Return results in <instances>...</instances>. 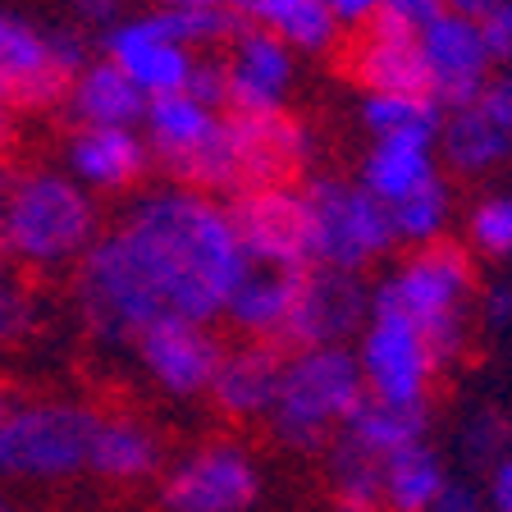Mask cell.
I'll list each match as a JSON object with an SVG mask.
<instances>
[{"label":"cell","mask_w":512,"mask_h":512,"mask_svg":"<svg viewBox=\"0 0 512 512\" xmlns=\"http://www.w3.org/2000/svg\"><path fill=\"white\" fill-rule=\"evenodd\" d=\"M147 19L156 23L160 37L179 42L183 51H192V55L211 51V46H220V42H234V32H238V14L215 5V0H165Z\"/></svg>","instance_id":"f546056e"},{"label":"cell","mask_w":512,"mask_h":512,"mask_svg":"<svg viewBox=\"0 0 512 512\" xmlns=\"http://www.w3.org/2000/svg\"><path fill=\"white\" fill-rule=\"evenodd\" d=\"M5 279H10V275H5V261H0V284H5Z\"/></svg>","instance_id":"f907efd6"},{"label":"cell","mask_w":512,"mask_h":512,"mask_svg":"<svg viewBox=\"0 0 512 512\" xmlns=\"http://www.w3.org/2000/svg\"><path fill=\"white\" fill-rule=\"evenodd\" d=\"M247 19L293 55H320L339 42V23L325 0H247Z\"/></svg>","instance_id":"4316f807"},{"label":"cell","mask_w":512,"mask_h":512,"mask_svg":"<svg viewBox=\"0 0 512 512\" xmlns=\"http://www.w3.org/2000/svg\"><path fill=\"white\" fill-rule=\"evenodd\" d=\"M101 412L64 398L19 403L0 421V480L14 485H60L87 471Z\"/></svg>","instance_id":"5b68a950"},{"label":"cell","mask_w":512,"mask_h":512,"mask_svg":"<svg viewBox=\"0 0 512 512\" xmlns=\"http://www.w3.org/2000/svg\"><path fill=\"white\" fill-rule=\"evenodd\" d=\"M138 128H142V142H147V156H156L170 174L188 179L197 192L211 188L215 156H220V133H224L220 110L202 106L188 92H174V96L147 101Z\"/></svg>","instance_id":"8fae6325"},{"label":"cell","mask_w":512,"mask_h":512,"mask_svg":"<svg viewBox=\"0 0 512 512\" xmlns=\"http://www.w3.org/2000/svg\"><path fill=\"white\" fill-rule=\"evenodd\" d=\"M101 46H106L101 60L115 64L119 74L138 87L147 101L188 92L197 55L183 51V46L170 42V37H160L151 19H119L110 32H101Z\"/></svg>","instance_id":"2e32d148"},{"label":"cell","mask_w":512,"mask_h":512,"mask_svg":"<svg viewBox=\"0 0 512 512\" xmlns=\"http://www.w3.org/2000/svg\"><path fill=\"white\" fill-rule=\"evenodd\" d=\"M298 275L302 270H266L247 266V275L238 279V288L224 302V320L238 334H247V343H284L288 316H293V298H298Z\"/></svg>","instance_id":"7402d4cb"},{"label":"cell","mask_w":512,"mask_h":512,"mask_svg":"<svg viewBox=\"0 0 512 512\" xmlns=\"http://www.w3.org/2000/svg\"><path fill=\"white\" fill-rule=\"evenodd\" d=\"M298 192L302 220H307V266L362 275L366 266H375L394 247L389 211L357 179L316 174Z\"/></svg>","instance_id":"8992f818"},{"label":"cell","mask_w":512,"mask_h":512,"mask_svg":"<svg viewBox=\"0 0 512 512\" xmlns=\"http://www.w3.org/2000/svg\"><path fill=\"white\" fill-rule=\"evenodd\" d=\"M467 243L485 256H512V188L480 197L467 211Z\"/></svg>","instance_id":"d6a6232c"},{"label":"cell","mask_w":512,"mask_h":512,"mask_svg":"<svg viewBox=\"0 0 512 512\" xmlns=\"http://www.w3.org/2000/svg\"><path fill=\"white\" fill-rule=\"evenodd\" d=\"M0 78L23 106H55L74 83L55 64L51 28H37L14 10H0Z\"/></svg>","instance_id":"e0dca14e"},{"label":"cell","mask_w":512,"mask_h":512,"mask_svg":"<svg viewBox=\"0 0 512 512\" xmlns=\"http://www.w3.org/2000/svg\"><path fill=\"white\" fill-rule=\"evenodd\" d=\"M279 371H284V352L275 343H238L220 357L206 394L229 421H261L275 403Z\"/></svg>","instance_id":"ac0fdd59"},{"label":"cell","mask_w":512,"mask_h":512,"mask_svg":"<svg viewBox=\"0 0 512 512\" xmlns=\"http://www.w3.org/2000/svg\"><path fill=\"white\" fill-rule=\"evenodd\" d=\"M96 243V202L69 174L28 170L5 179L0 247L32 270H60L83 261Z\"/></svg>","instance_id":"7a4b0ae2"},{"label":"cell","mask_w":512,"mask_h":512,"mask_svg":"<svg viewBox=\"0 0 512 512\" xmlns=\"http://www.w3.org/2000/svg\"><path fill=\"white\" fill-rule=\"evenodd\" d=\"M298 78V55L261 28H238L224 55V92L234 115H275L284 110Z\"/></svg>","instance_id":"5bb4252c"},{"label":"cell","mask_w":512,"mask_h":512,"mask_svg":"<svg viewBox=\"0 0 512 512\" xmlns=\"http://www.w3.org/2000/svg\"><path fill=\"white\" fill-rule=\"evenodd\" d=\"M78 128H138L147 96L128 83L110 60H87V69L64 92Z\"/></svg>","instance_id":"603a6c76"},{"label":"cell","mask_w":512,"mask_h":512,"mask_svg":"<svg viewBox=\"0 0 512 512\" xmlns=\"http://www.w3.org/2000/svg\"><path fill=\"white\" fill-rule=\"evenodd\" d=\"M375 311L403 316L421 330L435 362L448 366L467 348V311L476 298V266L471 252L458 243H435L398 261L389 275L375 284Z\"/></svg>","instance_id":"3957f363"},{"label":"cell","mask_w":512,"mask_h":512,"mask_svg":"<svg viewBox=\"0 0 512 512\" xmlns=\"http://www.w3.org/2000/svg\"><path fill=\"white\" fill-rule=\"evenodd\" d=\"M480 28H485L494 64H508L512 69V0H494L490 10H485V19H480Z\"/></svg>","instance_id":"f35d334b"},{"label":"cell","mask_w":512,"mask_h":512,"mask_svg":"<svg viewBox=\"0 0 512 512\" xmlns=\"http://www.w3.org/2000/svg\"><path fill=\"white\" fill-rule=\"evenodd\" d=\"M348 74L362 83L366 96H430L416 37L389 32L380 23H371L357 37V46L348 55Z\"/></svg>","instance_id":"44dd1931"},{"label":"cell","mask_w":512,"mask_h":512,"mask_svg":"<svg viewBox=\"0 0 512 512\" xmlns=\"http://www.w3.org/2000/svg\"><path fill=\"white\" fill-rule=\"evenodd\" d=\"M426 430H430V412H412V407H389V403H375V398H362L357 412L343 421V430L334 439L352 444L357 453H366L375 462H389L394 453L421 444Z\"/></svg>","instance_id":"d4e9b609"},{"label":"cell","mask_w":512,"mask_h":512,"mask_svg":"<svg viewBox=\"0 0 512 512\" xmlns=\"http://www.w3.org/2000/svg\"><path fill=\"white\" fill-rule=\"evenodd\" d=\"M416 51L426 64V92L444 115L471 106L494 78V55L490 42H485V28L471 14L439 10L426 28L416 32Z\"/></svg>","instance_id":"30bf717a"},{"label":"cell","mask_w":512,"mask_h":512,"mask_svg":"<svg viewBox=\"0 0 512 512\" xmlns=\"http://www.w3.org/2000/svg\"><path fill=\"white\" fill-rule=\"evenodd\" d=\"M307 160V128L293 115L275 110V115H224V138L220 156H215L211 192H256V188H279L288 174Z\"/></svg>","instance_id":"52a82bcc"},{"label":"cell","mask_w":512,"mask_h":512,"mask_svg":"<svg viewBox=\"0 0 512 512\" xmlns=\"http://www.w3.org/2000/svg\"><path fill=\"white\" fill-rule=\"evenodd\" d=\"M508 435H512L508 416L494 412V407H480V412H471L467 421H462L458 448H462V458H467L471 467H485V471H490L494 462L503 458V453H512Z\"/></svg>","instance_id":"836d02e7"},{"label":"cell","mask_w":512,"mask_h":512,"mask_svg":"<svg viewBox=\"0 0 512 512\" xmlns=\"http://www.w3.org/2000/svg\"><path fill=\"white\" fill-rule=\"evenodd\" d=\"M74 14H78V23H87V28L110 32L119 23V14H124V0H74Z\"/></svg>","instance_id":"ee69618b"},{"label":"cell","mask_w":512,"mask_h":512,"mask_svg":"<svg viewBox=\"0 0 512 512\" xmlns=\"http://www.w3.org/2000/svg\"><path fill=\"white\" fill-rule=\"evenodd\" d=\"M480 316L490 330H508L512 325V284H490L480 293Z\"/></svg>","instance_id":"b9f144b4"},{"label":"cell","mask_w":512,"mask_h":512,"mask_svg":"<svg viewBox=\"0 0 512 512\" xmlns=\"http://www.w3.org/2000/svg\"><path fill=\"white\" fill-rule=\"evenodd\" d=\"M362 124L375 142H426L435 147L444 110L430 96H362Z\"/></svg>","instance_id":"f1b7e54d"},{"label":"cell","mask_w":512,"mask_h":512,"mask_svg":"<svg viewBox=\"0 0 512 512\" xmlns=\"http://www.w3.org/2000/svg\"><path fill=\"white\" fill-rule=\"evenodd\" d=\"M439 10H444L439 0H380L375 23H380V28H389V32H403V37H416V32L426 28Z\"/></svg>","instance_id":"d590c367"},{"label":"cell","mask_w":512,"mask_h":512,"mask_svg":"<svg viewBox=\"0 0 512 512\" xmlns=\"http://www.w3.org/2000/svg\"><path fill=\"white\" fill-rule=\"evenodd\" d=\"M444 10H458V14H467V0H439Z\"/></svg>","instance_id":"7dc6e473"},{"label":"cell","mask_w":512,"mask_h":512,"mask_svg":"<svg viewBox=\"0 0 512 512\" xmlns=\"http://www.w3.org/2000/svg\"><path fill=\"white\" fill-rule=\"evenodd\" d=\"M215 5H224V10H234V14L247 10V0H215Z\"/></svg>","instance_id":"bcb514c9"},{"label":"cell","mask_w":512,"mask_h":512,"mask_svg":"<svg viewBox=\"0 0 512 512\" xmlns=\"http://www.w3.org/2000/svg\"><path fill=\"white\" fill-rule=\"evenodd\" d=\"M352 357H357V371H362L366 398L430 412V389H435L439 362L416 325H407L403 316H389V311H371L366 330L357 334Z\"/></svg>","instance_id":"ba28073f"},{"label":"cell","mask_w":512,"mask_h":512,"mask_svg":"<svg viewBox=\"0 0 512 512\" xmlns=\"http://www.w3.org/2000/svg\"><path fill=\"white\" fill-rule=\"evenodd\" d=\"M256 499H261V467L234 439L192 448L160 476L165 512H252Z\"/></svg>","instance_id":"9c48e42d"},{"label":"cell","mask_w":512,"mask_h":512,"mask_svg":"<svg viewBox=\"0 0 512 512\" xmlns=\"http://www.w3.org/2000/svg\"><path fill=\"white\" fill-rule=\"evenodd\" d=\"M0 512H10V503H5V494H0Z\"/></svg>","instance_id":"681fc988"},{"label":"cell","mask_w":512,"mask_h":512,"mask_svg":"<svg viewBox=\"0 0 512 512\" xmlns=\"http://www.w3.org/2000/svg\"><path fill=\"white\" fill-rule=\"evenodd\" d=\"M188 96H197V101L211 106V110L229 106V92H224V60H215V55H197L192 78H188Z\"/></svg>","instance_id":"8d00e7d4"},{"label":"cell","mask_w":512,"mask_h":512,"mask_svg":"<svg viewBox=\"0 0 512 512\" xmlns=\"http://www.w3.org/2000/svg\"><path fill=\"white\" fill-rule=\"evenodd\" d=\"M448 462L430 439L403 448L384 462L380 471V503L384 512H430V503L439 499V490L448 485Z\"/></svg>","instance_id":"484cf974"},{"label":"cell","mask_w":512,"mask_h":512,"mask_svg":"<svg viewBox=\"0 0 512 512\" xmlns=\"http://www.w3.org/2000/svg\"><path fill=\"white\" fill-rule=\"evenodd\" d=\"M87 471L110 485H142V480L165 471V444L160 430L142 416H101L92 435V453H87Z\"/></svg>","instance_id":"ffe728a7"},{"label":"cell","mask_w":512,"mask_h":512,"mask_svg":"<svg viewBox=\"0 0 512 512\" xmlns=\"http://www.w3.org/2000/svg\"><path fill=\"white\" fill-rule=\"evenodd\" d=\"M147 142L138 128H78L69 147H64V165L69 179L83 192H119L128 183H138L147 170Z\"/></svg>","instance_id":"d6986e66"},{"label":"cell","mask_w":512,"mask_h":512,"mask_svg":"<svg viewBox=\"0 0 512 512\" xmlns=\"http://www.w3.org/2000/svg\"><path fill=\"white\" fill-rule=\"evenodd\" d=\"M485 508L512 512V453H503V458L485 471Z\"/></svg>","instance_id":"60d3db41"},{"label":"cell","mask_w":512,"mask_h":512,"mask_svg":"<svg viewBox=\"0 0 512 512\" xmlns=\"http://www.w3.org/2000/svg\"><path fill=\"white\" fill-rule=\"evenodd\" d=\"M366 398L352 348H298L284 357L266 421L284 448H330L357 403Z\"/></svg>","instance_id":"277c9868"},{"label":"cell","mask_w":512,"mask_h":512,"mask_svg":"<svg viewBox=\"0 0 512 512\" xmlns=\"http://www.w3.org/2000/svg\"><path fill=\"white\" fill-rule=\"evenodd\" d=\"M238 247L247 266L266 270H307V220H302V192L279 183V188L243 192L229 211Z\"/></svg>","instance_id":"4fadbf2b"},{"label":"cell","mask_w":512,"mask_h":512,"mask_svg":"<svg viewBox=\"0 0 512 512\" xmlns=\"http://www.w3.org/2000/svg\"><path fill=\"white\" fill-rule=\"evenodd\" d=\"M448 224H453V188L444 179L426 183L421 192H412L407 202L389 206V229H394V243L407 247H435L444 243Z\"/></svg>","instance_id":"1f68e13d"},{"label":"cell","mask_w":512,"mask_h":512,"mask_svg":"<svg viewBox=\"0 0 512 512\" xmlns=\"http://www.w3.org/2000/svg\"><path fill=\"white\" fill-rule=\"evenodd\" d=\"M5 412H10V403H5V394H0V421H5Z\"/></svg>","instance_id":"c3c4849f"},{"label":"cell","mask_w":512,"mask_h":512,"mask_svg":"<svg viewBox=\"0 0 512 512\" xmlns=\"http://www.w3.org/2000/svg\"><path fill=\"white\" fill-rule=\"evenodd\" d=\"M380 471L384 462L357 453L343 439H330V448H325V480H330V494L339 503V512H384Z\"/></svg>","instance_id":"4dcf8cb0"},{"label":"cell","mask_w":512,"mask_h":512,"mask_svg":"<svg viewBox=\"0 0 512 512\" xmlns=\"http://www.w3.org/2000/svg\"><path fill=\"white\" fill-rule=\"evenodd\" d=\"M476 106L485 110V115L499 124V133L512 142V69H503V74H494L490 83H485V92L476 96Z\"/></svg>","instance_id":"74e56055"},{"label":"cell","mask_w":512,"mask_h":512,"mask_svg":"<svg viewBox=\"0 0 512 512\" xmlns=\"http://www.w3.org/2000/svg\"><path fill=\"white\" fill-rule=\"evenodd\" d=\"M10 106H14V96H10V87H5V78H0V142L10 133Z\"/></svg>","instance_id":"f6af8a7d"},{"label":"cell","mask_w":512,"mask_h":512,"mask_svg":"<svg viewBox=\"0 0 512 512\" xmlns=\"http://www.w3.org/2000/svg\"><path fill=\"white\" fill-rule=\"evenodd\" d=\"M435 147H444L448 165L458 174H471V179H480V174H490L512 160V142L503 138L499 124H494L476 101L453 110V115H444V128H439Z\"/></svg>","instance_id":"83f0119b"},{"label":"cell","mask_w":512,"mask_h":512,"mask_svg":"<svg viewBox=\"0 0 512 512\" xmlns=\"http://www.w3.org/2000/svg\"><path fill=\"white\" fill-rule=\"evenodd\" d=\"M430 512H490V508H485V490L480 485H471L467 476H448V485L430 503Z\"/></svg>","instance_id":"ab89813d"},{"label":"cell","mask_w":512,"mask_h":512,"mask_svg":"<svg viewBox=\"0 0 512 512\" xmlns=\"http://www.w3.org/2000/svg\"><path fill=\"white\" fill-rule=\"evenodd\" d=\"M435 179H439V160L435 147H426V142H371V151L362 156V174H357V183L384 211L407 202L412 192H421Z\"/></svg>","instance_id":"cb8c5ba5"},{"label":"cell","mask_w":512,"mask_h":512,"mask_svg":"<svg viewBox=\"0 0 512 512\" xmlns=\"http://www.w3.org/2000/svg\"><path fill=\"white\" fill-rule=\"evenodd\" d=\"M138 362L151 380L174 398H197L211 389V375L220 366L224 348L206 325L192 320H156L151 330H142L138 339Z\"/></svg>","instance_id":"9a60e30c"},{"label":"cell","mask_w":512,"mask_h":512,"mask_svg":"<svg viewBox=\"0 0 512 512\" xmlns=\"http://www.w3.org/2000/svg\"><path fill=\"white\" fill-rule=\"evenodd\" d=\"M339 28H371L380 14V0H325Z\"/></svg>","instance_id":"7bdbcfd3"},{"label":"cell","mask_w":512,"mask_h":512,"mask_svg":"<svg viewBox=\"0 0 512 512\" xmlns=\"http://www.w3.org/2000/svg\"><path fill=\"white\" fill-rule=\"evenodd\" d=\"M375 311L371 288L362 275H339V270L307 266L298 275V298H293V316H288L284 343L298 348H348V339L366 330V320Z\"/></svg>","instance_id":"7c38bea8"},{"label":"cell","mask_w":512,"mask_h":512,"mask_svg":"<svg viewBox=\"0 0 512 512\" xmlns=\"http://www.w3.org/2000/svg\"><path fill=\"white\" fill-rule=\"evenodd\" d=\"M243 275L229 211L197 188H156L83 252L78 293L96 330L138 339L156 320L211 325Z\"/></svg>","instance_id":"6da1fadb"},{"label":"cell","mask_w":512,"mask_h":512,"mask_svg":"<svg viewBox=\"0 0 512 512\" xmlns=\"http://www.w3.org/2000/svg\"><path fill=\"white\" fill-rule=\"evenodd\" d=\"M32 325H37V302H32V293L19 279H5V284H0V348L23 339Z\"/></svg>","instance_id":"e575fe53"}]
</instances>
